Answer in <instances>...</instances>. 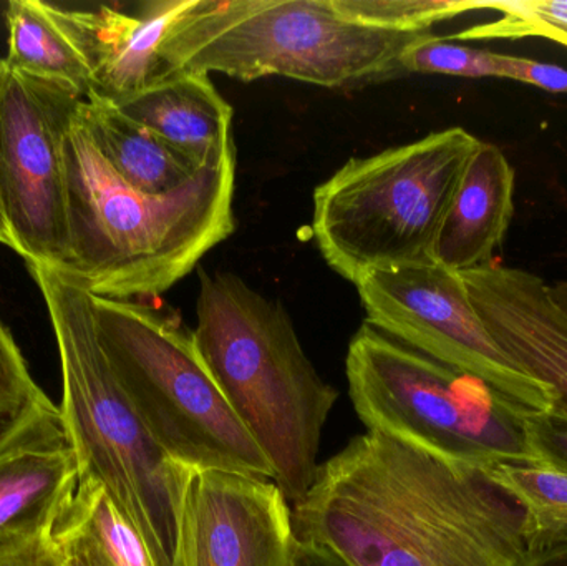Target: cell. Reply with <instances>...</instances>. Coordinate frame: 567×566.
<instances>
[{"instance_id": "1", "label": "cell", "mask_w": 567, "mask_h": 566, "mask_svg": "<svg viewBox=\"0 0 567 566\" xmlns=\"http://www.w3.org/2000/svg\"><path fill=\"white\" fill-rule=\"evenodd\" d=\"M299 544L346 566H525L522 505L488 469L382 432L317 467L292 507Z\"/></svg>"}, {"instance_id": "2", "label": "cell", "mask_w": 567, "mask_h": 566, "mask_svg": "<svg viewBox=\"0 0 567 566\" xmlns=\"http://www.w3.org/2000/svg\"><path fill=\"white\" fill-rule=\"evenodd\" d=\"M63 148L69 261L60 271L96 298H156L235 231L236 148L163 195L138 192L110 168L79 109Z\"/></svg>"}, {"instance_id": "3", "label": "cell", "mask_w": 567, "mask_h": 566, "mask_svg": "<svg viewBox=\"0 0 567 566\" xmlns=\"http://www.w3.org/2000/svg\"><path fill=\"white\" fill-rule=\"evenodd\" d=\"M198 276L196 352L293 507L316 477L320 438L339 392L307 358L281 302L235 272L199 269Z\"/></svg>"}, {"instance_id": "4", "label": "cell", "mask_w": 567, "mask_h": 566, "mask_svg": "<svg viewBox=\"0 0 567 566\" xmlns=\"http://www.w3.org/2000/svg\"><path fill=\"white\" fill-rule=\"evenodd\" d=\"M59 349L60 415L80 478L99 482L142 535L156 566H175L188 469L175 464L146 431L103 351L92 295L72 276L27 266Z\"/></svg>"}, {"instance_id": "5", "label": "cell", "mask_w": 567, "mask_h": 566, "mask_svg": "<svg viewBox=\"0 0 567 566\" xmlns=\"http://www.w3.org/2000/svg\"><path fill=\"white\" fill-rule=\"evenodd\" d=\"M423 33L352 22L332 0H193L166 32L159 56L168 72L245 82L279 75L342 89L402 75L400 55Z\"/></svg>"}, {"instance_id": "6", "label": "cell", "mask_w": 567, "mask_h": 566, "mask_svg": "<svg viewBox=\"0 0 567 566\" xmlns=\"http://www.w3.org/2000/svg\"><path fill=\"white\" fill-rule=\"evenodd\" d=\"M482 140L462 126L350 158L313 192L312 235L355 285L372 269L433 261L440 226Z\"/></svg>"}, {"instance_id": "7", "label": "cell", "mask_w": 567, "mask_h": 566, "mask_svg": "<svg viewBox=\"0 0 567 566\" xmlns=\"http://www.w3.org/2000/svg\"><path fill=\"white\" fill-rule=\"evenodd\" d=\"M103 351L140 421L175 464L275 478L196 352L192 332L135 301L92 296Z\"/></svg>"}, {"instance_id": "8", "label": "cell", "mask_w": 567, "mask_h": 566, "mask_svg": "<svg viewBox=\"0 0 567 566\" xmlns=\"http://www.w3.org/2000/svg\"><path fill=\"white\" fill-rule=\"evenodd\" d=\"M346 372L353 408L369 431L485 469L539 462L525 418L485 382L367 322L350 341Z\"/></svg>"}, {"instance_id": "9", "label": "cell", "mask_w": 567, "mask_h": 566, "mask_svg": "<svg viewBox=\"0 0 567 566\" xmlns=\"http://www.w3.org/2000/svg\"><path fill=\"white\" fill-rule=\"evenodd\" d=\"M367 325L485 382L523 418L555 408V392L523 371L489 335L462 272L436 261L372 269L355 282Z\"/></svg>"}, {"instance_id": "10", "label": "cell", "mask_w": 567, "mask_h": 566, "mask_svg": "<svg viewBox=\"0 0 567 566\" xmlns=\"http://www.w3.org/2000/svg\"><path fill=\"white\" fill-rule=\"evenodd\" d=\"M79 95L7 69L0 80V206L27 266L69 261L65 136Z\"/></svg>"}, {"instance_id": "11", "label": "cell", "mask_w": 567, "mask_h": 566, "mask_svg": "<svg viewBox=\"0 0 567 566\" xmlns=\"http://www.w3.org/2000/svg\"><path fill=\"white\" fill-rule=\"evenodd\" d=\"M292 507L271 478L189 471L175 566H296Z\"/></svg>"}, {"instance_id": "12", "label": "cell", "mask_w": 567, "mask_h": 566, "mask_svg": "<svg viewBox=\"0 0 567 566\" xmlns=\"http://www.w3.org/2000/svg\"><path fill=\"white\" fill-rule=\"evenodd\" d=\"M79 482L59 405L40 392L0 424V545L53 534Z\"/></svg>"}, {"instance_id": "13", "label": "cell", "mask_w": 567, "mask_h": 566, "mask_svg": "<svg viewBox=\"0 0 567 566\" xmlns=\"http://www.w3.org/2000/svg\"><path fill=\"white\" fill-rule=\"evenodd\" d=\"M483 325L506 354L555 392L567 414V315L535 272L496 263L462 272Z\"/></svg>"}, {"instance_id": "14", "label": "cell", "mask_w": 567, "mask_h": 566, "mask_svg": "<svg viewBox=\"0 0 567 566\" xmlns=\"http://www.w3.org/2000/svg\"><path fill=\"white\" fill-rule=\"evenodd\" d=\"M193 0H152L136 12L70 9L93 70V95L118 103L165 75L159 45ZM90 93V95H92Z\"/></svg>"}, {"instance_id": "15", "label": "cell", "mask_w": 567, "mask_h": 566, "mask_svg": "<svg viewBox=\"0 0 567 566\" xmlns=\"http://www.w3.org/2000/svg\"><path fill=\"white\" fill-rule=\"evenodd\" d=\"M515 188L516 173L505 153L480 143L440 226L433 261L456 272L493 265L515 215Z\"/></svg>"}, {"instance_id": "16", "label": "cell", "mask_w": 567, "mask_h": 566, "mask_svg": "<svg viewBox=\"0 0 567 566\" xmlns=\"http://www.w3.org/2000/svg\"><path fill=\"white\" fill-rule=\"evenodd\" d=\"M116 105L198 166L235 148L233 106L206 73L169 70Z\"/></svg>"}, {"instance_id": "17", "label": "cell", "mask_w": 567, "mask_h": 566, "mask_svg": "<svg viewBox=\"0 0 567 566\" xmlns=\"http://www.w3.org/2000/svg\"><path fill=\"white\" fill-rule=\"evenodd\" d=\"M79 113L110 168L138 192H173L203 168L112 100L92 93L80 102Z\"/></svg>"}, {"instance_id": "18", "label": "cell", "mask_w": 567, "mask_h": 566, "mask_svg": "<svg viewBox=\"0 0 567 566\" xmlns=\"http://www.w3.org/2000/svg\"><path fill=\"white\" fill-rule=\"evenodd\" d=\"M7 69L69 86L85 100L93 70L70 9L42 0L7 3Z\"/></svg>"}, {"instance_id": "19", "label": "cell", "mask_w": 567, "mask_h": 566, "mask_svg": "<svg viewBox=\"0 0 567 566\" xmlns=\"http://www.w3.org/2000/svg\"><path fill=\"white\" fill-rule=\"evenodd\" d=\"M59 525L82 535L105 566H156L142 535L99 482L80 478Z\"/></svg>"}, {"instance_id": "20", "label": "cell", "mask_w": 567, "mask_h": 566, "mask_svg": "<svg viewBox=\"0 0 567 566\" xmlns=\"http://www.w3.org/2000/svg\"><path fill=\"white\" fill-rule=\"evenodd\" d=\"M525 511L528 542L536 537L567 534V474L543 462L495 464L488 467Z\"/></svg>"}, {"instance_id": "21", "label": "cell", "mask_w": 567, "mask_h": 566, "mask_svg": "<svg viewBox=\"0 0 567 566\" xmlns=\"http://www.w3.org/2000/svg\"><path fill=\"white\" fill-rule=\"evenodd\" d=\"M340 16L393 32H430L436 22L485 10L482 0H332Z\"/></svg>"}, {"instance_id": "22", "label": "cell", "mask_w": 567, "mask_h": 566, "mask_svg": "<svg viewBox=\"0 0 567 566\" xmlns=\"http://www.w3.org/2000/svg\"><path fill=\"white\" fill-rule=\"evenodd\" d=\"M485 10L502 13L488 23L455 33V40H519L543 37L567 47V0H486Z\"/></svg>"}, {"instance_id": "23", "label": "cell", "mask_w": 567, "mask_h": 566, "mask_svg": "<svg viewBox=\"0 0 567 566\" xmlns=\"http://www.w3.org/2000/svg\"><path fill=\"white\" fill-rule=\"evenodd\" d=\"M403 73L503 79L499 53L450 42L432 32L416 37L400 55Z\"/></svg>"}, {"instance_id": "24", "label": "cell", "mask_w": 567, "mask_h": 566, "mask_svg": "<svg viewBox=\"0 0 567 566\" xmlns=\"http://www.w3.org/2000/svg\"><path fill=\"white\" fill-rule=\"evenodd\" d=\"M40 392L42 389L33 382L16 339L0 321V424Z\"/></svg>"}, {"instance_id": "25", "label": "cell", "mask_w": 567, "mask_h": 566, "mask_svg": "<svg viewBox=\"0 0 567 566\" xmlns=\"http://www.w3.org/2000/svg\"><path fill=\"white\" fill-rule=\"evenodd\" d=\"M529 442L539 462L567 474V414L553 408L525 418Z\"/></svg>"}, {"instance_id": "26", "label": "cell", "mask_w": 567, "mask_h": 566, "mask_svg": "<svg viewBox=\"0 0 567 566\" xmlns=\"http://www.w3.org/2000/svg\"><path fill=\"white\" fill-rule=\"evenodd\" d=\"M503 79L528 83L551 93H567V70L555 63L499 53Z\"/></svg>"}, {"instance_id": "27", "label": "cell", "mask_w": 567, "mask_h": 566, "mask_svg": "<svg viewBox=\"0 0 567 566\" xmlns=\"http://www.w3.org/2000/svg\"><path fill=\"white\" fill-rule=\"evenodd\" d=\"M0 566H63L53 534L0 545Z\"/></svg>"}, {"instance_id": "28", "label": "cell", "mask_w": 567, "mask_h": 566, "mask_svg": "<svg viewBox=\"0 0 567 566\" xmlns=\"http://www.w3.org/2000/svg\"><path fill=\"white\" fill-rule=\"evenodd\" d=\"M53 537H55L63 566H105L86 544L85 538L72 528L56 524Z\"/></svg>"}, {"instance_id": "29", "label": "cell", "mask_w": 567, "mask_h": 566, "mask_svg": "<svg viewBox=\"0 0 567 566\" xmlns=\"http://www.w3.org/2000/svg\"><path fill=\"white\" fill-rule=\"evenodd\" d=\"M525 566H567V534L532 538Z\"/></svg>"}, {"instance_id": "30", "label": "cell", "mask_w": 567, "mask_h": 566, "mask_svg": "<svg viewBox=\"0 0 567 566\" xmlns=\"http://www.w3.org/2000/svg\"><path fill=\"white\" fill-rule=\"evenodd\" d=\"M296 566H346L340 564L337 558L319 548L310 545L299 544V554H297Z\"/></svg>"}, {"instance_id": "31", "label": "cell", "mask_w": 567, "mask_h": 566, "mask_svg": "<svg viewBox=\"0 0 567 566\" xmlns=\"http://www.w3.org/2000/svg\"><path fill=\"white\" fill-rule=\"evenodd\" d=\"M3 72H6V62H3V59H0V80H2ZM0 245L16 251V243H13L12 233H10L6 216H3L2 206H0Z\"/></svg>"}, {"instance_id": "32", "label": "cell", "mask_w": 567, "mask_h": 566, "mask_svg": "<svg viewBox=\"0 0 567 566\" xmlns=\"http://www.w3.org/2000/svg\"><path fill=\"white\" fill-rule=\"evenodd\" d=\"M551 295L555 301L558 302L559 308L567 315V281L559 282L555 288L551 286Z\"/></svg>"}]
</instances>
